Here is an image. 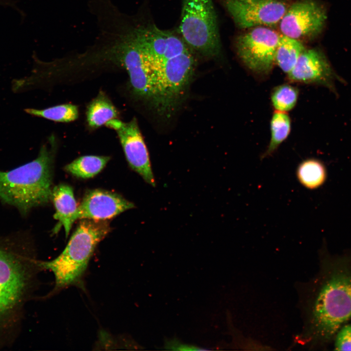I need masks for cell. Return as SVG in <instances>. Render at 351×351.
<instances>
[{
  "mask_svg": "<svg viewBox=\"0 0 351 351\" xmlns=\"http://www.w3.org/2000/svg\"><path fill=\"white\" fill-rule=\"evenodd\" d=\"M315 275L305 286L301 305L302 331L296 343L311 349H324L351 320V251L331 254L323 245Z\"/></svg>",
  "mask_w": 351,
  "mask_h": 351,
  "instance_id": "1",
  "label": "cell"
},
{
  "mask_svg": "<svg viewBox=\"0 0 351 351\" xmlns=\"http://www.w3.org/2000/svg\"><path fill=\"white\" fill-rule=\"evenodd\" d=\"M5 246L0 244V350L19 336L25 305L42 270L33 253Z\"/></svg>",
  "mask_w": 351,
  "mask_h": 351,
  "instance_id": "2",
  "label": "cell"
},
{
  "mask_svg": "<svg viewBox=\"0 0 351 351\" xmlns=\"http://www.w3.org/2000/svg\"><path fill=\"white\" fill-rule=\"evenodd\" d=\"M41 147L38 157L8 171H0V200L23 215L51 200L55 140Z\"/></svg>",
  "mask_w": 351,
  "mask_h": 351,
  "instance_id": "3",
  "label": "cell"
},
{
  "mask_svg": "<svg viewBox=\"0 0 351 351\" xmlns=\"http://www.w3.org/2000/svg\"><path fill=\"white\" fill-rule=\"evenodd\" d=\"M110 231L106 220L82 219L61 253L51 261H40L42 269L54 275L51 294L69 287L83 288V278L96 248Z\"/></svg>",
  "mask_w": 351,
  "mask_h": 351,
  "instance_id": "4",
  "label": "cell"
},
{
  "mask_svg": "<svg viewBox=\"0 0 351 351\" xmlns=\"http://www.w3.org/2000/svg\"><path fill=\"white\" fill-rule=\"evenodd\" d=\"M179 31L186 44L204 57L220 51L216 16L212 0H183Z\"/></svg>",
  "mask_w": 351,
  "mask_h": 351,
  "instance_id": "5",
  "label": "cell"
},
{
  "mask_svg": "<svg viewBox=\"0 0 351 351\" xmlns=\"http://www.w3.org/2000/svg\"><path fill=\"white\" fill-rule=\"evenodd\" d=\"M279 36L270 28L255 27L237 39V54L250 70L258 74H268L275 62Z\"/></svg>",
  "mask_w": 351,
  "mask_h": 351,
  "instance_id": "6",
  "label": "cell"
},
{
  "mask_svg": "<svg viewBox=\"0 0 351 351\" xmlns=\"http://www.w3.org/2000/svg\"><path fill=\"white\" fill-rule=\"evenodd\" d=\"M105 125L117 132L130 168L147 183L155 187L156 182L149 152L136 119L134 117L128 122H123L115 118Z\"/></svg>",
  "mask_w": 351,
  "mask_h": 351,
  "instance_id": "7",
  "label": "cell"
},
{
  "mask_svg": "<svg viewBox=\"0 0 351 351\" xmlns=\"http://www.w3.org/2000/svg\"><path fill=\"white\" fill-rule=\"evenodd\" d=\"M224 4L235 23L241 28L274 25L288 9L281 0H224Z\"/></svg>",
  "mask_w": 351,
  "mask_h": 351,
  "instance_id": "8",
  "label": "cell"
},
{
  "mask_svg": "<svg viewBox=\"0 0 351 351\" xmlns=\"http://www.w3.org/2000/svg\"><path fill=\"white\" fill-rule=\"evenodd\" d=\"M327 17L314 0H299L287 9L280 21L282 35L298 39L315 36L322 30Z\"/></svg>",
  "mask_w": 351,
  "mask_h": 351,
  "instance_id": "9",
  "label": "cell"
},
{
  "mask_svg": "<svg viewBox=\"0 0 351 351\" xmlns=\"http://www.w3.org/2000/svg\"><path fill=\"white\" fill-rule=\"evenodd\" d=\"M287 74L292 81L322 85L334 92L335 81L340 80L324 53L316 48L305 49Z\"/></svg>",
  "mask_w": 351,
  "mask_h": 351,
  "instance_id": "10",
  "label": "cell"
},
{
  "mask_svg": "<svg viewBox=\"0 0 351 351\" xmlns=\"http://www.w3.org/2000/svg\"><path fill=\"white\" fill-rule=\"evenodd\" d=\"M135 207L133 202L119 195L93 190L87 193L78 206L77 219L106 220Z\"/></svg>",
  "mask_w": 351,
  "mask_h": 351,
  "instance_id": "11",
  "label": "cell"
},
{
  "mask_svg": "<svg viewBox=\"0 0 351 351\" xmlns=\"http://www.w3.org/2000/svg\"><path fill=\"white\" fill-rule=\"evenodd\" d=\"M128 28L131 37L141 52L144 62L164 57L170 32L161 30L155 26L135 28L128 26Z\"/></svg>",
  "mask_w": 351,
  "mask_h": 351,
  "instance_id": "12",
  "label": "cell"
},
{
  "mask_svg": "<svg viewBox=\"0 0 351 351\" xmlns=\"http://www.w3.org/2000/svg\"><path fill=\"white\" fill-rule=\"evenodd\" d=\"M51 199L56 210L54 218L58 221L55 231L62 226L67 237L74 222L77 220L78 206L73 190L67 184L58 185L52 188Z\"/></svg>",
  "mask_w": 351,
  "mask_h": 351,
  "instance_id": "13",
  "label": "cell"
},
{
  "mask_svg": "<svg viewBox=\"0 0 351 351\" xmlns=\"http://www.w3.org/2000/svg\"><path fill=\"white\" fill-rule=\"evenodd\" d=\"M296 177L305 188L314 190L321 187L327 178V170L324 163L315 158H308L297 166Z\"/></svg>",
  "mask_w": 351,
  "mask_h": 351,
  "instance_id": "14",
  "label": "cell"
},
{
  "mask_svg": "<svg viewBox=\"0 0 351 351\" xmlns=\"http://www.w3.org/2000/svg\"><path fill=\"white\" fill-rule=\"evenodd\" d=\"M86 115L89 126L96 129L117 118L118 113L110 99L101 91L88 105Z\"/></svg>",
  "mask_w": 351,
  "mask_h": 351,
  "instance_id": "15",
  "label": "cell"
},
{
  "mask_svg": "<svg viewBox=\"0 0 351 351\" xmlns=\"http://www.w3.org/2000/svg\"><path fill=\"white\" fill-rule=\"evenodd\" d=\"M305 50L304 45L298 39L280 35L274 61L284 72L288 74Z\"/></svg>",
  "mask_w": 351,
  "mask_h": 351,
  "instance_id": "16",
  "label": "cell"
},
{
  "mask_svg": "<svg viewBox=\"0 0 351 351\" xmlns=\"http://www.w3.org/2000/svg\"><path fill=\"white\" fill-rule=\"evenodd\" d=\"M110 159V157L108 156H81L66 165L64 169L78 177L89 178L98 174Z\"/></svg>",
  "mask_w": 351,
  "mask_h": 351,
  "instance_id": "17",
  "label": "cell"
},
{
  "mask_svg": "<svg viewBox=\"0 0 351 351\" xmlns=\"http://www.w3.org/2000/svg\"><path fill=\"white\" fill-rule=\"evenodd\" d=\"M270 127V141L265 151L261 155V160L272 156L288 137L291 131L290 118L284 112L276 111L272 116Z\"/></svg>",
  "mask_w": 351,
  "mask_h": 351,
  "instance_id": "18",
  "label": "cell"
},
{
  "mask_svg": "<svg viewBox=\"0 0 351 351\" xmlns=\"http://www.w3.org/2000/svg\"><path fill=\"white\" fill-rule=\"evenodd\" d=\"M24 111L32 116L60 122H71L78 117V107L71 104L58 105L42 110L27 108Z\"/></svg>",
  "mask_w": 351,
  "mask_h": 351,
  "instance_id": "19",
  "label": "cell"
},
{
  "mask_svg": "<svg viewBox=\"0 0 351 351\" xmlns=\"http://www.w3.org/2000/svg\"><path fill=\"white\" fill-rule=\"evenodd\" d=\"M298 97L297 89L289 84L279 85L273 90L271 95L273 106L276 111L285 112L295 106Z\"/></svg>",
  "mask_w": 351,
  "mask_h": 351,
  "instance_id": "20",
  "label": "cell"
},
{
  "mask_svg": "<svg viewBox=\"0 0 351 351\" xmlns=\"http://www.w3.org/2000/svg\"><path fill=\"white\" fill-rule=\"evenodd\" d=\"M334 350L351 351V321L344 324L334 338Z\"/></svg>",
  "mask_w": 351,
  "mask_h": 351,
  "instance_id": "21",
  "label": "cell"
},
{
  "mask_svg": "<svg viewBox=\"0 0 351 351\" xmlns=\"http://www.w3.org/2000/svg\"><path fill=\"white\" fill-rule=\"evenodd\" d=\"M164 349L172 351H204L206 349L196 345L187 344L180 342L176 338L165 340Z\"/></svg>",
  "mask_w": 351,
  "mask_h": 351,
  "instance_id": "22",
  "label": "cell"
}]
</instances>
